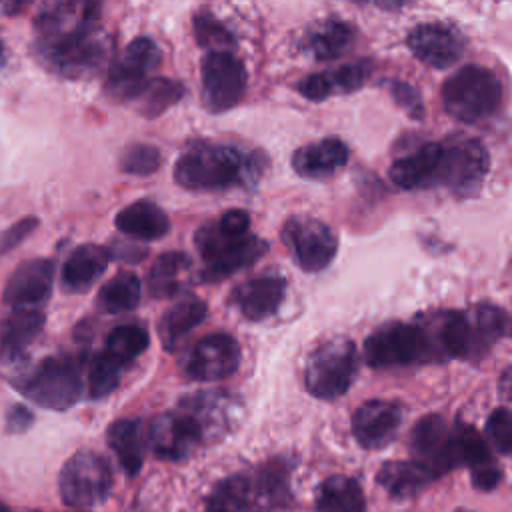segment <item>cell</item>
I'll return each mask as SVG.
<instances>
[{
  "label": "cell",
  "mask_w": 512,
  "mask_h": 512,
  "mask_svg": "<svg viewBox=\"0 0 512 512\" xmlns=\"http://www.w3.org/2000/svg\"><path fill=\"white\" fill-rule=\"evenodd\" d=\"M180 410L186 412L198 424L202 438H208L216 436L218 432L230 426L234 414V400L230 394L220 390L198 392L184 398Z\"/></svg>",
  "instance_id": "obj_23"
},
{
  "label": "cell",
  "mask_w": 512,
  "mask_h": 512,
  "mask_svg": "<svg viewBox=\"0 0 512 512\" xmlns=\"http://www.w3.org/2000/svg\"><path fill=\"white\" fill-rule=\"evenodd\" d=\"M490 442L504 454H512V410L496 408L486 420Z\"/></svg>",
  "instance_id": "obj_44"
},
{
  "label": "cell",
  "mask_w": 512,
  "mask_h": 512,
  "mask_svg": "<svg viewBox=\"0 0 512 512\" xmlns=\"http://www.w3.org/2000/svg\"><path fill=\"white\" fill-rule=\"evenodd\" d=\"M282 240L292 252L294 262L306 272L324 270L338 250V240L332 228L308 216H294L286 220Z\"/></svg>",
  "instance_id": "obj_12"
},
{
  "label": "cell",
  "mask_w": 512,
  "mask_h": 512,
  "mask_svg": "<svg viewBox=\"0 0 512 512\" xmlns=\"http://www.w3.org/2000/svg\"><path fill=\"white\" fill-rule=\"evenodd\" d=\"M264 156L222 144H194L174 166V180L188 190L254 186L264 172Z\"/></svg>",
  "instance_id": "obj_2"
},
{
  "label": "cell",
  "mask_w": 512,
  "mask_h": 512,
  "mask_svg": "<svg viewBox=\"0 0 512 512\" xmlns=\"http://www.w3.org/2000/svg\"><path fill=\"white\" fill-rule=\"evenodd\" d=\"M202 102L210 112L234 108L246 92L244 64L232 52H208L202 58Z\"/></svg>",
  "instance_id": "obj_11"
},
{
  "label": "cell",
  "mask_w": 512,
  "mask_h": 512,
  "mask_svg": "<svg viewBox=\"0 0 512 512\" xmlns=\"http://www.w3.org/2000/svg\"><path fill=\"white\" fill-rule=\"evenodd\" d=\"M60 496L70 506H94L102 502L112 488V472L96 452L80 450L66 460L58 480Z\"/></svg>",
  "instance_id": "obj_9"
},
{
  "label": "cell",
  "mask_w": 512,
  "mask_h": 512,
  "mask_svg": "<svg viewBox=\"0 0 512 512\" xmlns=\"http://www.w3.org/2000/svg\"><path fill=\"white\" fill-rule=\"evenodd\" d=\"M402 424V406L390 400H368L352 416V434L366 450L390 444Z\"/></svg>",
  "instance_id": "obj_17"
},
{
  "label": "cell",
  "mask_w": 512,
  "mask_h": 512,
  "mask_svg": "<svg viewBox=\"0 0 512 512\" xmlns=\"http://www.w3.org/2000/svg\"><path fill=\"white\" fill-rule=\"evenodd\" d=\"M148 344L150 336L146 328L140 324H120L108 334L102 352L116 360L120 366H126L136 360L148 348Z\"/></svg>",
  "instance_id": "obj_38"
},
{
  "label": "cell",
  "mask_w": 512,
  "mask_h": 512,
  "mask_svg": "<svg viewBox=\"0 0 512 512\" xmlns=\"http://www.w3.org/2000/svg\"><path fill=\"white\" fill-rule=\"evenodd\" d=\"M252 496L254 504L264 510H278L280 506L288 504V470L280 460H272L258 470L252 484Z\"/></svg>",
  "instance_id": "obj_34"
},
{
  "label": "cell",
  "mask_w": 512,
  "mask_h": 512,
  "mask_svg": "<svg viewBox=\"0 0 512 512\" xmlns=\"http://www.w3.org/2000/svg\"><path fill=\"white\" fill-rule=\"evenodd\" d=\"M30 424H32V412L26 406L16 404L8 410L6 426H8L10 432H24Z\"/></svg>",
  "instance_id": "obj_48"
},
{
  "label": "cell",
  "mask_w": 512,
  "mask_h": 512,
  "mask_svg": "<svg viewBox=\"0 0 512 512\" xmlns=\"http://www.w3.org/2000/svg\"><path fill=\"white\" fill-rule=\"evenodd\" d=\"M434 336L436 358H472L474 352L482 350L466 314L456 310L438 316Z\"/></svg>",
  "instance_id": "obj_24"
},
{
  "label": "cell",
  "mask_w": 512,
  "mask_h": 512,
  "mask_svg": "<svg viewBox=\"0 0 512 512\" xmlns=\"http://www.w3.org/2000/svg\"><path fill=\"white\" fill-rule=\"evenodd\" d=\"M198 424L182 410L156 416L146 432V442L158 458L184 460L202 442Z\"/></svg>",
  "instance_id": "obj_14"
},
{
  "label": "cell",
  "mask_w": 512,
  "mask_h": 512,
  "mask_svg": "<svg viewBox=\"0 0 512 512\" xmlns=\"http://www.w3.org/2000/svg\"><path fill=\"white\" fill-rule=\"evenodd\" d=\"M348 162V146L340 138H322L304 144L292 154V168L302 178L332 176Z\"/></svg>",
  "instance_id": "obj_22"
},
{
  "label": "cell",
  "mask_w": 512,
  "mask_h": 512,
  "mask_svg": "<svg viewBox=\"0 0 512 512\" xmlns=\"http://www.w3.org/2000/svg\"><path fill=\"white\" fill-rule=\"evenodd\" d=\"M436 358L428 330L422 324L388 322L364 342V360L372 368L412 366Z\"/></svg>",
  "instance_id": "obj_5"
},
{
  "label": "cell",
  "mask_w": 512,
  "mask_h": 512,
  "mask_svg": "<svg viewBox=\"0 0 512 512\" xmlns=\"http://www.w3.org/2000/svg\"><path fill=\"white\" fill-rule=\"evenodd\" d=\"M116 228L124 232L126 236L138 238V240H158L168 234L170 220L164 214V210L150 202V200H136L128 206H124L116 214Z\"/></svg>",
  "instance_id": "obj_26"
},
{
  "label": "cell",
  "mask_w": 512,
  "mask_h": 512,
  "mask_svg": "<svg viewBox=\"0 0 512 512\" xmlns=\"http://www.w3.org/2000/svg\"><path fill=\"white\" fill-rule=\"evenodd\" d=\"M452 452H454L456 466L458 464L470 466L472 472L494 466L486 440L476 428L468 424H456L452 428Z\"/></svg>",
  "instance_id": "obj_37"
},
{
  "label": "cell",
  "mask_w": 512,
  "mask_h": 512,
  "mask_svg": "<svg viewBox=\"0 0 512 512\" xmlns=\"http://www.w3.org/2000/svg\"><path fill=\"white\" fill-rule=\"evenodd\" d=\"M406 44L420 62L432 68H446L460 60L466 42L454 26L444 22H426L408 32Z\"/></svg>",
  "instance_id": "obj_16"
},
{
  "label": "cell",
  "mask_w": 512,
  "mask_h": 512,
  "mask_svg": "<svg viewBox=\"0 0 512 512\" xmlns=\"http://www.w3.org/2000/svg\"><path fill=\"white\" fill-rule=\"evenodd\" d=\"M14 386L34 404L50 410H68L82 392V380L76 364L66 356L42 360L30 374L18 378Z\"/></svg>",
  "instance_id": "obj_7"
},
{
  "label": "cell",
  "mask_w": 512,
  "mask_h": 512,
  "mask_svg": "<svg viewBox=\"0 0 512 512\" xmlns=\"http://www.w3.org/2000/svg\"><path fill=\"white\" fill-rule=\"evenodd\" d=\"M184 96V86L170 78H152L140 94V112L146 118H156Z\"/></svg>",
  "instance_id": "obj_40"
},
{
  "label": "cell",
  "mask_w": 512,
  "mask_h": 512,
  "mask_svg": "<svg viewBox=\"0 0 512 512\" xmlns=\"http://www.w3.org/2000/svg\"><path fill=\"white\" fill-rule=\"evenodd\" d=\"M124 366H120L116 360H112L108 354L100 352L92 360V368L88 374V394L94 400H100L108 394H112L122 378Z\"/></svg>",
  "instance_id": "obj_41"
},
{
  "label": "cell",
  "mask_w": 512,
  "mask_h": 512,
  "mask_svg": "<svg viewBox=\"0 0 512 512\" xmlns=\"http://www.w3.org/2000/svg\"><path fill=\"white\" fill-rule=\"evenodd\" d=\"M206 304L196 296H184L168 308L158 324L160 340L168 352L176 350L178 342L206 318Z\"/></svg>",
  "instance_id": "obj_29"
},
{
  "label": "cell",
  "mask_w": 512,
  "mask_h": 512,
  "mask_svg": "<svg viewBox=\"0 0 512 512\" xmlns=\"http://www.w3.org/2000/svg\"><path fill=\"white\" fill-rule=\"evenodd\" d=\"M318 512H364L366 500L360 484L350 476L326 478L316 494Z\"/></svg>",
  "instance_id": "obj_32"
},
{
  "label": "cell",
  "mask_w": 512,
  "mask_h": 512,
  "mask_svg": "<svg viewBox=\"0 0 512 512\" xmlns=\"http://www.w3.org/2000/svg\"><path fill=\"white\" fill-rule=\"evenodd\" d=\"M194 36L196 42L210 52H228V48L234 46V36L230 30L210 12H198L194 16Z\"/></svg>",
  "instance_id": "obj_42"
},
{
  "label": "cell",
  "mask_w": 512,
  "mask_h": 512,
  "mask_svg": "<svg viewBox=\"0 0 512 512\" xmlns=\"http://www.w3.org/2000/svg\"><path fill=\"white\" fill-rule=\"evenodd\" d=\"M196 248L204 260L200 272L202 282H220L230 274L252 266L266 250L268 244L258 236H230L224 234L216 222L204 224L196 232Z\"/></svg>",
  "instance_id": "obj_4"
},
{
  "label": "cell",
  "mask_w": 512,
  "mask_h": 512,
  "mask_svg": "<svg viewBox=\"0 0 512 512\" xmlns=\"http://www.w3.org/2000/svg\"><path fill=\"white\" fill-rule=\"evenodd\" d=\"M54 264L48 258H32L14 268L6 280L2 300L14 308L42 304L52 292Z\"/></svg>",
  "instance_id": "obj_18"
},
{
  "label": "cell",
  "mask_w": 512,
  "mask_h": 512,
  "mask_svg": "<svg viewBox=\"0 0 512 512\" xmlns=\"http://www.w3.org/2000/svg\"><path fill=\"white\" fill-rule=\"evenodd\" d=\"M162 164L160 150L152 144H130L120 154V170L134 176L154 174Z\"/></svg>",
  "instance_id": "obj_43"
},
{
  "label": "cell",
  "mask_w": 512,
  "mask_h": 512,
  "mask_svg": "<svg viewBox=\"0 0 512 512\" xmlns=\"http://www.w3.org/2000/svg\"><path fill=\"white\" fill-rule=\"evenodd\" d=\"M0 512H8V508H6L2 502H0Z\"/></svg>",
  "instance_id": "obj_51"
},
{
  "label": "cell",
  "mask_w": 512,
  "mask_h": 512,
  "mask_svg": "<svg viewBox=\"0 0 512 512\" xmlns=\"http://www.w3.org/2000/svg\"><path fill=\"white\" fill-rule=\"evenodd\" d=\"M472 482L480 490H492L500 482V470L494 464L490 468H482L478 472H472Z\"/></svg>",
  "instance_id": "obj_49"
},
{
  "label": "cell",
  "mask_w": 512,
  "mask_h": 512,
  "mask_svg": "<svg viewBox=\"0 0 512 512\" xmlns=\"http://www.w3.org/2000/svg\"><path fill=\"white\" fill-rule=\"evenodd\" d=\"M414 462L424 466L434 478L456 466L452 452V428L438 414L420 418L410 438Z\"/></svg>",
  "instance_id": "obj_15"
},
{
  "label": "cell",
  "mask_w": 512,
  "mask_h": 512,
  "mask_svg": "<svg viewBox=\"0 0 512 512\" xmlns=\"http://www.w3.org/2000/svg\"><path fill=\"white\" fill-rule=\"evenodd\" d=\"M502 394L512 402V366L504 372V376H502Z\"/></svg>",
  "instance_id": "obj_50"
},
{
  "label": "cell",
  "mask_w": 512,
  "mask_h": 512,
  "mask_svg": "<svg viewBox=\"0 0 512 512\" xmlns=\"http://www.w3.org/2000/svg\"><path fill=\"white\" fill-rule=\"evenodd\" d=\"M474 322H476V338L482 350L490 348L498 338L512 334V318L490 302H480L474 310Z\"/></svg>",
  "instance_id": "obj_39"
},
{
  "label": "cell",
  "mask_w": 512,
  "mask_h": 512,
  "mask_svg": "<svg viewBox=\"0 0 512 512\" xmlns=\"http://www.w3.org/2000/svg\"><path fill=\"white\" fill-rule=\"evenodd\" d=\"M158 64L160 50L156 42L146 36L134 38L110 66L106 80L108 96L114 100H138Z\"/></svg>",
  "instance_id": "obj_10"
},
{
  "label": "cell",
  "mask_w": 512,
  "mask_h": 512,
  "mask_svg": "<svg viewBox=\"0 0 512 512\" xmlns=\"http://www.w3.org/2000/svg\"><path fill=\"white\" fill-rule=\"evenodd\" d=\"M240 364L238 342L224 332L200 338L184 356L182 370L188 378L216 382L232 376Z\"/></svg>",
  "instance_id": "obj_13"
},
{
  "label": "cell",
  "mask_w": 512,
  "mask_h": 512,
  "mask_svg": "<svg viewBox=\"0 0 512 512\" xmlns=\"http://www.w3.org/2000/svg\"><path fill=\"white\" fill-rule=\"evenodd\" d=\"M142 296V282L134 272H118L108 280L96 298V304L108 314H124L138 306Z\"/></svg>",
  "instance_id": "obj_35"
},
{
  "label": "cell",
  "mask_w": 512,
  "mask_h": 512,
  "mask_svg": "<svg viewBox=\"0 0 512 512\" xmlns=\"http://www.w3.org/2000/svg\"><path fill=\"white\" fill-rule=\"evenodd\" d=\"M144 434L138 420H116L108 428V444L114 450L122 470L134 476L144 460Z\"/></svg>",
  "instance_id": "obj_33"
},
{
  "label": "cell",
  "mask_w": 512,
  "mask_h": 512,
  "mask_svg": "<svg viewBox=\"0 0 512 512\" xmlns=\"http://www.w3.org/2000/svg\"><path fill=\"white\" fill-rule=\"evenodd\" d=\"M216 224H218V228H220L224 234H230V236H246V234H248V226H250V216H248V212L236 208V210L224 212Z\"/></svg>",
  "instance_id": "obj_47"
},
{
  "label": "cell",
  "mask_w": 512,
  "mask_h": 512,
  "mask_svg": "<svg viewBox=\"0 0 512 512\" xmlns=\"http://www.w3.org/2000/svg\"><path fill=\"white\" fill-rule=\"evenodd\" d=\"M488 164V152L480 140L452 136L442 144L436 186H446L458 196H472L480 190Z\"/></svg>",
  "instance_id": "obj_8"
},
{
  "label": "cell",
  "mask_w": 512,
  "mask_h": 512,
  "mask_svg": "<svg viewBox=\"0 0 512 512\" xmlns=\"http://www.w3.org/2000/svg\"><path fill=\"white\" fill-rule=\"evenodd\" d=\"M372 72V64L368 60L342 64L334 70H324L310 74L298 82V92L312 102H320L332 94H348L358 90Z\"/></svg>",
  "instance_id": "obj_20"
},
{
  "label": "cell",
  "mask_w": 512,
  "mask_h": 512,
  "mask_svg": "<svg viewBox=\"0 0 512 512\" xmlns=\"http://www.w3.org/2000/svg\"><path fill=\"white\" fill-rule=\"evenodd\" d=\"M386 86H388L392 98L396 100V104L402 106L410 118L420 120L424 116V104L420 100V94L410 84L400 82V80H390Z\"/></svg>",
  "instance_id": "obj_45"
},
{
  "label": "cell",
  "mask_w": 512,
  "mask_h": 512,
  "mask_svg": "<svg viewBox=\"0 0 512 512\" xmlns=\"http://www.w3.org/2000/svg\"><path fill=\"white\" fill-rule=\"evenodd\" d=\"M38 60L64 78L94 74L108 56V40L98 22V6L64 2L46 6L38 18Z\"/></svg>",
  "instance_id": "obj_1"
},
{
  "label": "cell",
  "mask_w": 512,
  "mask_h": 512,
  "mask_svg": "<svg viewBox=\"0 0 512 512\" xmlns=\"http://www.w3.org/2000/svg\"><path fill=\"white\" fill-rule=\"evenodd\" d=\"M358 370V352L352 340L332 338L320 344L306 362L304 382L312 396L334 400L348 392Z\"/></svg>",
  "instance_id": "obj_6"
},
{
  "label": "cell",
  "mask_w": 512,
  "mask_h": 512,
  "mask_svg": "<svg viewBox=\"0 0 512 512\" xmlns=\"http://www.w3.org/2000/svg\"><path fill=\"white\" fill-rule=\"evenodd\" d=\"M286 296V280L278 274H264L242 282L230 296L234 308L252 322L272 316Z\"/></svg>",
  "instance_id": "obj_19"
},
{
  "label": "cell",
  "mask_w": 512,
  "mask_h": 512,
  "mask_svg": "<svg viewBox=\"0 0 512 512\" xmlns=\"http://www.w3.org/2000/svg\"><path fill=\"white\" fill-rule=\"evenodd\" d=\"M110 250L100 244L78 246L62 266V284L72 292L88 290L108 268Z\"/></svg>",
  "instance_id": "obj_27"
},
{
  "label": "cell",
  "mask_w": 512,
  "mask_h": 512,
  "mask_svg": "<svg viewBox=\"0 0 512 512\" xmlns=\"http://www.w3.org/2000/svg\"><path fill=\"white\" fill-rule=\"evenodd\" d=\"M38 226V220L28 216L18 220L16 224H12L2 236H0V254L10 252L12 248H16L18 244H22L26 240V236H30Z\"/></svg>",
  "instance_id": "obj_46"
},
{
  "label": "cell",
  "mask_w": 512,
  "mask_h": 512,
  "mask_svg": "<svg viewBox=\"0 0 512 512\" xmlns=\"http://www.w3.org/2000/svg\"><path fill=\"white\" fill-rule=\"evenodd\" d=\"M46 316L34 308H16L0 322V356L2 360L20 358L26 348L40 336Z\"/></svg>",
  "instance_id": "obj_25"
},
{
  "label": "cell",
  "mask_w": 512,
  "mask_h": 512,
  "mask_svg": "<svg viewBox=\"0 0 512 512\" xmlns=\"http://www.w3.org/2000/svg\"><path fill=\"white\" fill-rule=\"evenodd\" d=\"M2 54H4V48H2V42H0V60H2Z\"/></svg>",
  "instance_id": "obj_52"
},
{
  "label": "cell",
  "mask_w": 512,
  "mask_h": 512,
  "mask_svg": "<svg viewBox=\"0 0 512 512\" xmlns=\"http://www.w3.org/2000/svg\"><path fill=\"white\" fill-rule=\"evenodd\" d=\"M430 480H434V476L414 460L386 462L378 472V484L392 498H412L424 490Z\"/></svg>",
  "instance_id": "obj_31"
},
{
  "label": "cell",
  "mask_w": 512,
  "mask_h": 512,
  "mask_svg": "<svg viewBox=\"0 0 512 512\" xmlns=\"http://www.w3.org/2000/svg\"><path fill=\"white\" fill-rule=\"evenodd\" d=\"M442 142H428L390 166V180L404 190L432 188L438 180Z\"/></svg>",
  "instance_id": "obj_21"
},
{
  "label": "cell",
  "mask_w": 512,
  "mask_h": 512,
  "mask_svg": "<svg viewBox=\"0 0 512 512\" xmlns=\"http://www.w3.org/2000/svg\"><path fill=\"white\" fill-rule=\"evenodd\" d=\"M502 102L498 76L478 64L456 70L442 86L444 110L464 124H474L492 116Z\"/></svg>",
  "instance_id": "obj_3"
},
{
  "label": "cell",
  "mask_w": 512,
  "mask_h": 512,
  "mask_svg": "<svg viewBox=\"0 0 512 512\" xmlns=\"http://www.w3.org/2000/svg\"><path fill=\"white\" fill-rule=\"evenodd\" d=\"M192 260L184 252L160 254L148 270L146 288L152 298H170L184 286Z\"/></svg>",
  "instance_id": "obj_30"
},
{
  "label": "cell",
  "mask_w": 512,
  "mask_h": 512,
  "mask_svg": "<svg viewBox=\"0 0 512 512\" xmlns=\"http://www.w3.org/2000/svg\"><path fill=\"white\" fill-rule=\"evenodd\" d=\"M252 508V482L242 474L218 482L206 500V512H252Z\"/></svg>",
  "instance_id": "obj_36"
},
{
  "label": "cell",
  "mask_w": 512,
  "mask_h": 512,
  "mask_svg": "<svg viewBox=\"0 0 512 512\" xmlns=\"http://www.w3.org/2000/svg\"><path fill=\"white\" fill-rule=\"evenodd\" d=\"M354 42V28L338 18H326L312 24L302 38V48L314 60H332L344 54Z\"/></svg>",
  "instance_id": "obj_28"
}]
</instances>
